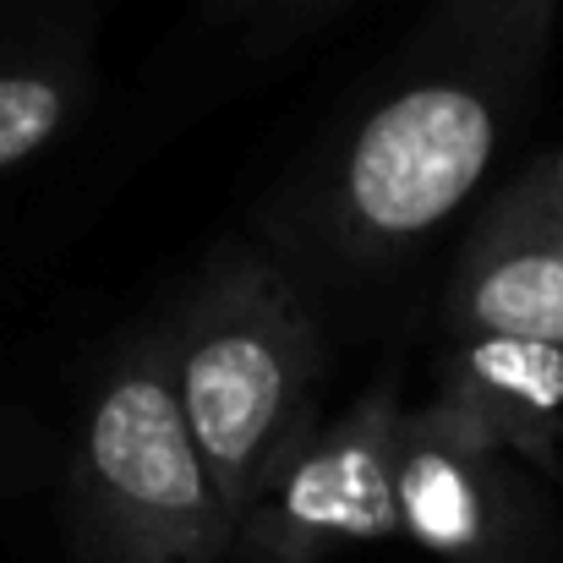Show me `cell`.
I'll list each match as a JSON object with an SVG mask.
<instances>
[{"mask_svg":"<svg viewBox=\"0 0 563 563\" xmlns=\"http://www.w3.org/2000/svg\"><path fill=\"white\" fill-rule=\"evenodd\" d=\"M559 0H432L301 181L279 246L373 274L438 235L537 110Z\"/></svg>","mask_w":563,"mask_h":563,"instance_id":"1","label":"cell"},{"mask_svg":"<svg viewBox=\"0 0 563 563\" xmlns=\"http://www.w3.org/2000/svg\"><path fill=\"white\" fill-rule=\"evenodd\" d=\"M191 443L241 520L323 427V334L301 285L252 252H224L165 329Z\"/></svg>","mask_w":563,"mask_h":563,"instance_id":"2","label":"cell"},{"mask_svg":"<svg viewBox=\"0 0 563 563\" xmlns=\"http://www.w3.org/2000/svg\"><path fill=\"white\" fill-rule=\"evenodd\" d=\"M71 504L93 563H224L235 520L191 443L165 334L126 345L93 383L71 449Z\"/></svg>","mask_w":563,"mask_h":563,"instance_id":"3","label":"cell"},{"mask_svg":"<svg viewBox=\"0 0 563 563\" xmlns=\"http://www.w3.org/2000/svg\"><path fill=\"white\" fill-rule=\"evenodd\" d=\"M399 373L377 377L301 443L268 493L235 520L230 563H323L345 548L394 542V432Z\"/></svg>","mask_w":563,"mask_h":563,"instance_id":"4","label":"cell"},{"mask_svg":"<svg viewBox=\"0 0 563 563\" xmlns=\"http://www.w3.org/2000/svg\"><path fill=\"white\" fill-rule=\"evenodd\" d=\"M394 520L405 542L443 563H526L542 537L515 454L438 399L399 416Z\"/></svg>","mask_w":563,"mask_h":563,"instance_id":"5","label":"cell"},{"mask_svg":"<svg viewBox=\"0 0 563 563\" xmlns=\"http://www.w3.org/2000/svg\"><path fill=\"white\" fill-rule=\"evenodd\" d=\"M449 329L563 345V219L526 176L471 230L449 279Z\"/></svg>","mask_w":563,"mask_h":563,"instance_id":"6","label":"cell"},{"mask_svg":"<svg viewBox=\"0 0 563 563\" xmlns=\"http://www.w3.org/2000/svg\"><path fill=\"white\" fill-rule=\"evenodd\" d=\"M438 405L465 416L504 454L553 471L563 443V345L460 334L438 373Z\"/></svg>","mask_w":563,"mask_h":563,"instance_id":"7","label":"cell"},{"mask_svg":"<svg viewBox=\"0 0 563 563\" xmlns=\"http://www.w3.org/2000/svg\"><path fill=\"white\" fill-rule=\"evenodd\" d=\"M88 104V49L49 44L0 60V170L44 154Z\"/></svg>","mask_w":563,"mask_h":563,"instance_id":"8","label":"cell"},{"mask_svg":"<svg viewBox=\"0 0 563 563\" xmlns=\"http://www.w3.org/2000/svg\"><path fill=\"white\" fill-rule=\"evenodd\" d=\"M351 0H274V22L290 33V27H307V22H323L334 11H345Z\"/></svg>","mask_w":563,"mask_h":563,"instance_id":"9","label":"cell"},{"mask_svg":"<svg viewBox=\"0 0 563 563\" xmlns=\"http://www.w3.org/2000/svg\"><path fill=\"white\" fill-rule=\"evenodd\" d=\"M531 181H537V191L548 197V208L563 219V159H548V165H537L531 170Z\"/></svg>","mask_w":563,"mask_h":563,"instance_id":"10","label":"cell"},{"mask_svg":"<svg viewBox=\"0 0 563 563\" xmlns=\"http://www.w3.org/2000/svg\"><path fill=\"white\" fill-rule=\"evenodd\" d=\"M219 11H246V5H274V0H213Z\"/></svg>","mask_w":563,"mask_h":563,"instance_id":"11","label":"cell"}]
</instances>
